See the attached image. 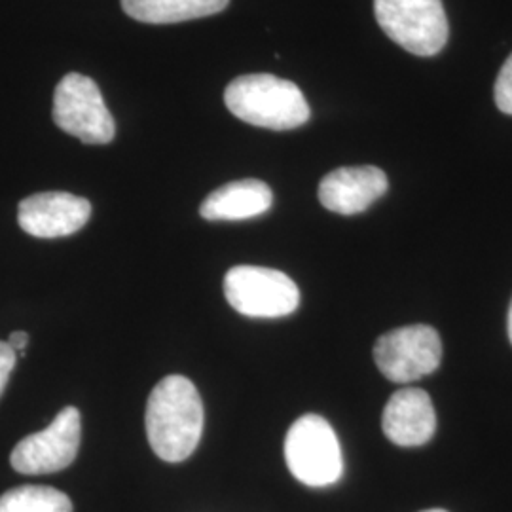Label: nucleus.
<instances>
[{
  "label": "nucleus",
  "mask_w": 512,
  "mask_h": 512,
  "mask_svg": "<svg viewBox=\"0 0 512 512\" xmlns=\"http://www.w3.org/2000/svg\"><path fill=\"white\" fill-rule=\"evenodd\" d=\"M203 403L196 385L184 376H167L147 403V435L154 454L167 463L190 458L203 433Z\"/></svg>",
  "instance_id": "f257e3e1"
},
{
  "label": "nucleus",
  "mask_w": 512,
  "mask_h": 512,
  "mask_svg": "<svg viewBox=\"0 0 512 512\" xmlns=\"http://www.w3.org/2000/svg\"><path fill=\"white\" fill-rule=\"evenodd\" d=\"M228 110L256 128L287 131L304 126L311 110L302 90L274 74H243L224 92Z\"/></svg>",
  "instance_id": "f03ea898"
},
{
  "label": "nucleus",
  "mask_w": 512,
  "mask_h": 512,
  "mask_svg": "<svg viewBox=\"0 0 512 512\" xmlns=\"http://www.w3.org/2000/svg\"><path fill=\"white\" fill-rule=\"evenodd\" d=\"M285 459L294 478L311 488L332 486L344 473L338 437L329 421L317 414L294 421L285 439Z\"/></svg>",
  "instance_id": "7ed1b4c3"
},
{
  "label": "nucleus",
  "mask_w": 512,
  "mask_h": 512,
  "mask_svg": "<svg viewBox=\"0 0 512 512\" xmlns=\"http://www.w3.org/2000/svg\"><path fill=\"white\" fill-rule=\"evenodd\" d=\"M374 14L385 35L410 54L431 57L448 42L442 0H374Z\"/></svg>",
  "instance_id": "20e7f679"
},
{
  "label": "nucleus",
  "mask_w": 512,
  "mask_h": 512,
  "mask_svg": "<svg viewBox=\"0 0 512 512\" xmlns=\"http://www.w3.org/2000/svg\"><path fill=\"white\" fill-rule=\"evenodd\" d=\"M54 122L86 145H107L116 133L114 118L99 86L84 74H65L57 84Z\"/></svg>",
  "instance_id": "39448f33"
},
{
  "label": "nucleus",
  "mask_w": 512,
  "mask_h": 512,
  "mask_svg": "<svg viewBox=\"0 0 512 512\" xmlns=\"http://www.w3.org/2000/svg\"><path fill=\"white\" fill-rule=\"evenodd\" d=\"M224 294L238 313L260 319L287 317L300 304V291L293 279L262 266L232 268L224 277Z\"/></svg>",
  "instance_id": "423d86ee"
},
{
  "label": "nucleus",
  "mask_w": 512,
  "mask_h": 512,
  "mask_svg": "<svg viewBox=\"0 0 512 512\" xmlns=\"http://www.w3.org/2000/svg\"><path fill=\"white\" fill-rule=\"evenodd\" d=\"M442 359L439 332L429 325H410L384 334L374 346V361L387 380L406 384L433 374Z\"/></svg>",
  "instance_id": "0eeeda50"
},
{
  "label": "nucleus",
  "mask_w": 512,
  "mask_h": 512,
  "mask_svg": "<svg viewBox=\"0 0 512 512\" xmlns=\"http://www.w3.org/2000/svg\"><path fill=\"white\" fill-rule=\"evenodd\" d=\"M80 440V412L74 406H67L44 431L19 440L10 456V463L21 475L59 473L76 459Z\"/></svg>",
  "instance_id": "6e6552de"
},
{
  "label": "nucleus",
  "mask_w": 512,
  "mask_h": 512,
  "mask_svg": "<svg viewBox=\"0 0 512 512\" xmlns=\"http://www.w3.org/2000/svg\"><path fill=\"white\" fill-rule=\"evenodd\" d=\"M90 217V202L69 192H42L19 203V226L33 238L55 239L71 236L84 228Z\"/></svg>",
  "instance_id": "1a4fd4ad"
},
{
  "label": "nucleus",
  "mask_w": 512,
  "mask_h": 512,
  "mask_svg": "<svg viewBox=\"0 0 512 512\" xmlns=\"http://www.w3.org/2000/svg\"><path fill=\"white\" fill-rule=\"evenodd\" d=\"M387 188L389 181L380 167H340L319 184V202L338 215H359L378 202Z\"/></svg>",
  "instance_id": "9d476101"
},
{
  "label": "nucleus",
  "mask_w": 512,
  "mask_h": 512,
  "mask_svg": "<svg viewBox=\"0 0 512 512\" xmlns=\"http://www.w3.org/2000/svg\"><path fill=\"white\" fill-rule=\"evenodd\" d=\"M385 437L397 446L412 448L433 439L437 412L427 391L406 387L391 395L382 418Z\"/></svg>",
  "instance_id": "9b49d317"
},
{
  "label": "nucleus",
  "mask_w": 512,
  "mask_h": 512,
  "mask_svg": "<svg viewBox=\"0 0 512 512\" xmlns=\"http://www.w3.org/2000/svg\"><path fill=\"white\" fill-rule=\"evenodd\" d=\"M274 203L270 186L256 179L224 184L211 192L200 207L205 220H247L264 215Z\"/></svg>",
  "instance_id": "f8f14e48"
},
{
  "label": "nucleus",
  "mask_w": 512,
  "mask_h": 512,
  "mask_svg": "<svg viewBox=\"0 0 512 512\" xmlns=\"http://www.w3.org/2000/svg\"><path fill=\"white\" fill-rule=\"evenodd\" d=\"M228 2L230 0H122V8L129 18L165 25L215 16Z\"/></svg>",
  "instance_id": "ddd939ff"
},
{
  "label": "nucleus",
  "mask_w": 512,
  "mask_h": 512,
  "mask_svg": "<svg viewBox=\"0 0 512 512\" xmlns=\"http://www.w3.org/2000/svg\"><path fill=\"white\" fill-rule=\"evenodd\" d=\"M0 512H73V501L50 486H18L0 495Z\"/></svg>",
  "instance_id": "4468645a"
},
{
  "label": "nucleus",
  "mask_w": 512,
  "mask_h": 512,
  "mask_svg": "<svg viewBox=\"0 0 512 512\" xmlns=\"http://www.w3.org/2000/svg\"><path fill=\"white\" fill-rule=\"evenodd\" d=\"M494 95L497 109L505 114H512V54L497 74Z\"/></svg>",
  "instance_id": "2eb2a0df"
},
{
  "label": "nucleus",
  "mask_w": 512,
  "mask_h": 512,
  "mask_svg": "<svg viewBox=\"0 0 512 512\" xmlns=\"http://www.w3.org/2000/svg\"><path fill=\"white\" fill-rule=\"evenodd\" d=\"M16 361H18L16 351L8 346V342H0V397L8 385Z\"/></svg>",
  "instance_id": "dca6fc26"
},
{
  "label": "nucleus",
  "mask_w": 512,
  "mask_h": 512,
  "mask_svg": "<svg viewBox=\"0 0 512 512\" xmlns=\"http://www.w3.org/2000/svg\"><path fill=\"white\" fill-rule=\"evenodd\" d=\"M8 346L16 351L18 357H25V349L29 346V334L16 330L8 336Z\"/></svg>",
  "instance_id": "f3484780"
},
{
  "label": "nucleus",
  "mask_w": 512,
  "mask_h": 512,
  "mask_svg": "<svg viewBox=\"0 0 512 512\" xmlns=\"http://www.w3.org/2000/svg\"><path fill=\"white\" fill-rule=\"evenodd\" d=\"M509 340H511L512 344V302L511 308H509Z\"/></svg>",
  "instance_id": "a211bd4d"
},
{
  "label": "nucleus",
  "mask_w": 512,
  "mask_h": 512,
  "mask_svg": "<svg viewBox=\"0 0 512 512\" xmlns=\"http://www.w3.org/2000/svg\"><path fill=\"white\" fill-rule=\"evenodd\" d=\"M421 512H448V511H444V509H429V511H421Z\"/></svg>",
  "instance_id": "6ab92c4d"
}]
</instances>
